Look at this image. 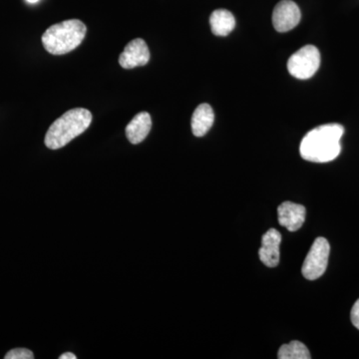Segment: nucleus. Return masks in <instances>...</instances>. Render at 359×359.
<instances>
[{
    "instance_id": "nucleus-5",
    "label": "nucleus",
    "mask_w": 359,
    "mask_h": 359,
    "mask_svg": "<svg viewBox=\"0 0 359 359\" xmlns=\"http://www.w3.org/2000/svg\"><path fill=\"white\" fill-rule=\"evenodd\" d=\"M330 252V245L327 238H318L314 241L302 264V273L306 280H316L325 273Z\"/></svg>"
},
{
    "instance_id": "nucleus-11",
    "label": "nucleus",
    "mask_w": 359,
    "mask_h": 359,
    "mask_svg": "<svg viewBox=\"0 0 359 359\" xmlns=\"http://www.w3.org/2000/svg\"><path fill=\"white\" fill-rule=\"evenodd\" d=\"M215 121L214 111L209 104H201L194 111L192 117V131L196 137L205 136L212 128Z\"/></svg>"
},
{
    "instance_id": "nucleus-14",
    "label": "nucleus",
    "mask_w": 359,
    "mask_h": 359,
    "mask_svg": "<svg viewBox=\"0 0 359 359\" xmlns=\"http://www.w3.org/2000/svg\"><path fill=\"white\" fill-rule=\"evenodd\" d=\"M6 359H33L34 358V355H33V353L29 349L26 348H15L13 349V351H9V353H6V355L4 356Z\"/></svg>"
},
{
    "instance_id": "nucleus-6",
    "label": "nucleus",
    "mask_w": 359,
    "mask_h": 359,
    "mask_svg": "<svg viewBox=\"0 0 359 359\" xmlns=\"http://www.w3.org/2000/svg\"><path fill=\"white\" fill-rule=\"evenodd\" d=\"M301 18V9L292 0H282L273 9V23L278 32H287L294 29Z\"/></svg>"
},
{
    "instance_id": "nucleus-4",
    "label": "nucleus",
    "mask_w": 359,
    "mask_h": 359,
    "mask_svg": "<svg viewBox=\"0 0 359 359\" xmlns=\"http://www.w3.org/2000/svg\"><path fill=\"white\" fill-rule=\"evenodd\" d=\"M320 65V50L313 45H306L292 54L287 61V70L297 79H309Z\"/></svg>"
},
{
    "instance_id": "nucleus-10",
    "label": "nucleus",
    "mask_w": 359,
    "mask_h": 359,
    "mask_svg": "<svg viewBox=\"0 0 359 359\" xmlns=\"http://www.w3.org/2000/svg\"><path fill=\"white\" fill-rule=\"evenodd\" d=\"M152 128V119L147 112H141L135 116L126 127L127 138L130 143L137 145L145 140Z\"/></svg>"
},
{
    "instance_id": "nucleus-7",
    "label": "nucleus",
    "mask_w": 359,
    "mask_h": 359,
    "mask_svg": "<svg viewBox=\"0 0 359 359\" xmlns=\"http://www.w3.org/2000/svg\"><path fill=\"white\" fill-rule=\"evenodd\" d=\"M149 60H150V51H149L148 45L140 39L129 42L119 57L120 65L125 69H132L138 66L146 65Z\"/></svg>"
},
{
    "instance_id": "nucleus-9",
    "label": "nucleus",
    "mask_w": 359,
    "mask_h": 359,
    "mask_svg": "<svg viewBox=\"0 0 359 359\" xmlns=\"http://www.w3.org/2000/svg\"><path fill=\"white\" fill-rule=\"evenodd\" d=\"M306 214L304 205L285 202L278 208V223L290 231H295L302 228L306 221Z\"/></svg>"
},
{
    "instance_id": "nucleus-16",
    "label": "nucleus",
    "mask_w": 359,
    "mask_h": 359,
    "mask_svg": "<svg viewBox=\"0 0 359 359\" xmlns=\"http://www.w3.org/2000/svg\"><path fill=\"white\" fill-rule=\"evenodd\" d=\"M77 356L71 353H63L62 355L59 356V359H76Z\"/></svg>"
},
{
    "instance_id": "nucleus-15",
    "label": "nucleus",
    "mask_w": 359,
    "mask_h": 359,
    "mask_svg": "<svg viewBox=\"0 0 359 359\" xmlns=\"http://www.w3.org/2000/svg\"><path fill=\"white\" fill-rule=\"evenodd\" d=\"M351 321H353L354 327L359 330V299L353 304L351 313Z\"/></svg>"
},
{
    "instance_id": "nucleus-13",
    "label": "nucleus",
    "mask_w": 359,
    "mask_h": 359,
    "mask_svg": "<svg viewBox=\"0 0 359 359\" xmlns=\"http://www.w3.org/2000/svg\"><path fill=\"white\" fill-rule=\"evenodd\" d=\"M278 358L280 359H311L308 347L301 341L294 340L289 344H283L278 351Z\"/></svg>"
},
{
    "instance_id": "nucleus-2",
    "label": "nucleus",
    "mask_w": 359,
    "mask_h": 359,
    "mask_svg": "<svg viewBox=\"0 0 359 359\" xmlns=\"http://www.w3.org/2000/svg\"><path fill=\"white\" fill-rule=\"evenodd\" d=\"M92 114L84 108H75L67 111L53 122L45 136V145L51 150L65 147L89 128Z\"/></svg>"
},
{
    "instance_id": "nucleus-1",
    "label": "nucleus",
    "mask_w": 359,
    "mask_h": 359,
    "mask_svg": "<svg viewBox=\"0 0 359 359\" xmlns=\"http://www.w3.org/2000/svg\"><path fill=\"white\" fill-rule=\"evenodd\" d=\"M344 128L337 123L321 125L309 132L302 140L299 152L302 159L313 163H327L339 157L340 139Z\"/></svg>"
},
{
    "instance_id": "nucleus-3",
    "label": "nucleus",
    "mask_w": 359,
    "mask_h": 359,
    "mask_svg": "<svg viewBox=\"0 0 359 359\" xmlns=\"http://www.w3.org/2000/svg\"><path fill=\"white\" fill-rule=\"evenodd\" d=\"M87 28L82 21L70 20L50 26L42 35L44 48L53 55H63L82 43Z\"/></svg>"
},
{
    "instance_id": "nucleus-8",
    "label": "nucleus",
    "mask_w": 359,
    "mask_h": 359,
    "mask_svg": "<svg viewBox=\"0 0 359 359\" xmlns=\"http://www.w3.org/2000/svg\"><path fill=\"white\" fill-rule=\"evenodd\" d=\"M282 235L276 229H271L262 238V247L259 250V257L262 263L269 268H276L280 263V245Z\"/></svg>"
},
{
    "instance_id": "nucleus-12",
    "label": "nucleus",
    "mask_w": 359,
    "mask_h": 359,
    "mask_svg": "<svg viewBox=\"0 0 359 359\" xmlns=\"http://www.w3.org/2000/svg\"><path fill=\"white\" fill-rule=\"evenodd\" d=\"M212 32L217 36H226L235 29L236 20L226 9H217L210 18Z\"/></svg>"
},
{
    "instance_id": "nucleus-17",
    "label": "nucleus",
    "mask_w": 359,
    "mask_h": 359,
    "mask_svg": "<svg viewBox=\"0 0 359 359\" xmlns=\"http://www.w3.org/2000/svg\"><path fill=\"white\" fill-rule=\"evenodd\" d=\"M26 1L29 2V4H36L39 0H26Z\"/></svg>"
}]
</instances>
